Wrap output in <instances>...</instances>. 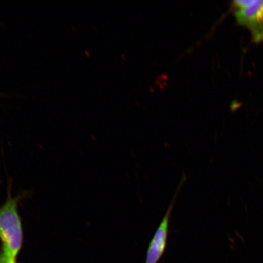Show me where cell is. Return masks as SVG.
Segmentation results:
<instances>
[{"mask_svg":"<svg viewBox=\"0 0 263 263\" xmlns=\"http://www.w3.org/2000/svg\"><path fill=\"white\" fill-rule=\"evenodd\" d=\"M186 180V176H183L178 187H177L176 193L167 209L165 215L151 239L147 250L145 263L159 262L166 251L170 233V219L173 207L180 189Z\"/></svg>","mask_w":263,"mask_h":263,"instance_id":"7a4b0ae2","label":"cell"},{"mask_svg":"<svg viewBox=\"0 0 263 263\" xmlns=\"http://www.w3.org/2000/svg\"><path fill=\"white\" fill-rule=\"evenodd\" d=\"M12 185V180H9L7 198L0 206V263H16L24 242V228L19 205L28 194L25 192L13 197Z\"/></svg>","mask_w":263,"mask_h":263,"instance_id":"6da1fadb","label":"cell"},{"mask_svg":"<svg viewBox=\"0 0 263 263\" xmlns=\"http://www.w3.org/2000/svg\"><path fill=\"white\" fill-rule=\"evenodd\" d=\"M235 16L238 24L251 31L254 41H263V1L254 0L246 7L236 9Z\"/></svg>","mask_w":263,"mask_h":263,"instance_id":"3957f363","label":"cell"}]
</instances>
